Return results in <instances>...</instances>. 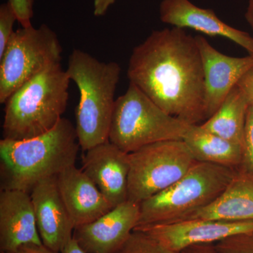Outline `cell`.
<instances>
[{
  "mask_svg": "<svg viewBox=\"0 0 253 253\" xmlns=\"http://www.w3.org/2000/svg\"><path fill=\"white\" fill-rule=\"evenodd\" d=\"M126 76L168 114L189 125L206 120L202 57L184 29L153 31L133 49Z\"/></svg>",
  "mask_w": 253,
  "mask_h": 253,
  "instance_id": "6da1fadb",
  "label": "cell"
},
{
  "mask_svg": "<svg viewBox=\"0 0 253 253\" xmlns=\"http://www.w3.org/2000/svg\"><path fill=\"white\" fill-rule=\"evenodd\" d=\"M80 148L76 126L64 118L51 130L36 137L1 139V189L31 192L40 181L75 166Z\"/></svg>",
  "mask_w": 253,
  "mask_h": 253,
  "instance_id": "7a4b0ae2",
  "label": "cell"
},
{
  "mask_svg": "<svg viewBox=\"0 0 253 253\" xmlns=\"http://www.w3.org/2000/svg\"><path fill=\"white\" fill-rule=\"evenodd\" d=\"M66 72L79 90L76 129L80 146L86 151L109 141L121 68L76 49L68 58Z\"/></svg>",
  "mask_w": 253,
  "mask_h": 253,
  "instance_id": "3957f363",
  "label": "cell"
},
{
  "mask_svg": "<svg viewBox=\"0 0 253 253\" xmlns=\"http://www.w3.org/2000/svg\"><path fill=\"white\" fill-rule=\"evenodd\" d=\"M70 81L57 62L20 86L4 104L3 139L24 140L53 129L67 107Z\"/></svg>",
  "mask_w": 253,
  "mask_h": 253,
  "instance_id": "277c9868",
  "label": "cell"
},
{
  "mask_svg": "<svg viewBox=\"0 0 253 253\" xmlns=\"http://www.w3.org/2000/svg\"><path fill=\"white\" fill-rule=\"evenodd\" d=\"M236 170L196 161L172 186L141 203L136 227L184 220L212 204L230 183Z\"/></svg>",
  "mask_w": 253,
  "mask_h": 253,
  "instance_id": "5b68a950",
  "label": "cell"
},
{
  "mask_svg": "<svg viewBox=\"0 0 253 253\" xmlns=\"http://www.w3.org/2000/svg\"><path fill=\"white\" fill-rule=\"evenodd\" d=\"M191 126L165 112L129 83L116 100L109 141L130 154L160 141L184 140Z\"/></svg>",
  "mask_w": 253,
  "mask_h": 253,
  "instance_id": "8992f818",
  "label": "cell"
},
{
  "mask_svg": "<svg viewBox=\"0 0 253 253\" xmlns=\"http://www.w3.org/2000/svg\"><path fill=\"white\" fill-rule=\"evenodd\" d=\"M62 51L57 35L47 25L14 31L0 58V103L5 104L20 86L50 65L61 62Z\"/></svg>",
  "mask_w": 253,
  "mask_h": 253,
  "instance_id": "52a82bcc",
  "label": "cell"
},
{
  "mask_svg": "<svg viewBox=\"0 0 253 253\" xmlns=\"http://www.w3.org/2000/svg\"><path fill=\"white\" fill-rule=\"evenodd\" d=\"M129 158L127 200L139 204L172 186L196 161L184 140L147 145Z\"/></svg>",
  "mask_w": 253,
  "mask_h": 253,
  "instance_id": "ba28073f",
  "label": "cell"
},
{
  "mask_svg": "<svg viewBox=\"0 0 253 253\" xmlns=\"http://www.w3.org/2000/svg\"><path fill=\"white\" fill-rule=\"evenodd\" d=\"M166 249L180 253L194 245L215 244L243 233L253 231V221H232L193 219L136 227Z\"/></svg>",
  "mask_w": 253,
  "mask_h": 253,
  "instance_id": "9c48e42d",
  "label": "cell"
},
{
  "mask_svg": "<svg viewBox=\"0 0 253 253\" xmlns=\"http://www.w3.org/2000/svg\"><path fill=\"white\" fill-rule=\"evenodd\" d=\"M140 204L126 201L88 224L76 228L75 238L89 253H116L134 231Z\"/></svg>",
  "mask_w": 253,
  "mask_h": 253,
  "instance_id": "30bf717a",
  "label": "cell"
},
{
  "mask_svg": "<svg viewBox=\"0 0 253 253\" xmlns=\"http://www.w3.org/2000/svg\"><path fill=\"white\" fill-rule=\"evenodd\" d=\"M196 40L204 65L208 120L219 109L240 80L253 67V56H228L213 47L204 37L196 36Z\"/></svg>",
  "mask_w": 253,
  "mask_h": 253,
  "instance_id": "8fae6325",
  "label": "cell"
},
{
  "mask_svg": "<svg viewBox=\"0 0 253 253\" xmlns=\"http://www.w3.org/2000/svg\"><path fill=\"white\" fill-rule=\"evenodd\" d=\"M82 170L113 207L127 201L129 154L109 141L84 151Z\"/></svg>",
  "mask_w": 253,
  "mask_h": 253,
  "instance_id": "7c38bea8",
  "label": "cell"
},
{
  "mask_svg": "<svg viewBox=\"0 0 253 253\" xmlns=\"http://www.w3.org/2000/svg\"><path fill=\"white\" fill-rule=\"evenodd\" d=\"M30 195L42 244L61 252L72 239L75 226L60 195L56 176L40 181Z\"/></svg>",
  "mask_w": 253,
  "mask_h": 253,
  "instance_id": "4fadbf2b",
  "label": "cell"
},
{
  "mask_svg": "<svg viewBox=\"0 0 253 253\" xmlns=\"http://www.w3.org/2000/svg\"><path fill=\"white\" fill-rule=\"evenodd\" d=\"M42 244L30 193L17 189L0 192V253Z\"/></svg>",
  "mask_w": 253,
  "mask_h": 253,
  "instance_id": "5bb4252c",
  "label": "cell"
},
{
  "mask_svg": "<svg viewBox=\"0 0 253 253\" xmlns=\"http://www.w3.org/2000/svg\"><path fill=\"white\" fill-rule=\"evenodd\" d=\"M160 19L172 27L191 28L210 36H221L242 46L253 56V38L226 24L211 9L199 7L190 0H162Z\"/></svg>",
  "mask_w": 253,
  "mask_h": 253,
  "instance_id": "9a60e30c",
  "label": "cell"
},
{
  "mask_svg": "<svg viewBox=\"0 0 253 253\" xmlns=\"http://www.w3.org/2000/svg\"><path fill=\"white\" fill-rule=\"evenodd\" d=\"M56 181L75 229L94 221L114 208L90 178L76 165L60 172Z\"/></svg>",
  "mask_w": 253,
  "mask_h": 253,
  "instance_id": "2e32d148",
  "label": "cell"
},
{
  "mask_svg": "<svg viewBox=\"0 0 253 253\" xmlns=\"http://www.w3.org/2000/svg\"><path fill=\"white\" fill-rule=\"evenodd\" d=\"M193 219L253 221V175L242 168H237L222 194L212 204L186 219Z\"/></svg>",
  "mask_w": 253,
  "mask_h": 253,
  "instance_id": "e0dca14e",
  "label": "cell"
},
{
  "mask_svg": "<svg viewBox=\"0 0 253 253\" xmlns=\"http://www.w3.org/2000/svg\"><path fill=\"white\" fill-rule=\"evenodd\" d=\"M194 159L199 162L237 169L241 166L244 147L193 125L184 139Z\"/></svg>",
  "mask_w": 253,
  "mask_h": 253,
  "instance_id": "ac0fdd59",
  "label": "cell"
},
{
  "mask_svg": "<svg viewBox=\"0 0 253 253\" xmlns=\"http://www.w3.org/2000/svg\"><path fill=\"white\" fill-rule=\"evenodd\" d=\"M249 100L236 85L231 89L219 109L203 124L204 129L244 147L245 127Z\"/></svg>",
  "mask_w": 253,
  "mask_h": 253,
  "instance_id": "d6986e66",
  "label": "cell"
},
{
  "mask_svg": "<svg viewBox=\"0 0 253 253\" xmlns=\"http://www.w3.org/2000/svg\"><path fill=\"white\" fill-rule=\"evenodd\" d=\"M116 253H179L166 247L140 231L134 230Z\"/></svg>",
  "mask_w": 253,
  "mask_h": 253,
  "instance_id": "ffe728a7",
  "label": "cell"
},
{
  "mask_svg": "<svg viewBox=\"0 0 253 253\" xmlns=\"http://www.w3.org/2000/svg\"><path fill=\"white\" fill-rule=\"evenodd\" d=\"M214 244L220 253H253V231L231 236Z\"/></svg>",
  "mask_w": 253,
  "mask_h": 253,
  "instance_id": "44dd1931",
  "label": "cell"
},
{
  "mask_svg": "<svg viewBox=\"0 0 253 253\" xmlns=\"http://www.w3.org/2000/svg\"><path fill=\"white\" fill-rule=\"evenodd\" d=\"M17 16L10 3L0 5V58L4 54L6 46L14 34V25Z\"/></svg>",
  "mask_w": 253,
  "mask_h": 253,
  "instance_id": "7402d4cb",
  "label": "cell"
},
{
  "mask_svg": "<svg viewBox=\"0 0 253 253\" xmlns=\"http://www.w3.org/2000/svg\"><path fill=\"white\" fill-rule=\"evenodd\" d=\"M239 168L253 175V106L248 110L245 127L244 154L242 163Z\"/></svg>",
  "mask_w": 253,
  "mask_h": 253,
  "instance_id": "603a6c76",
  "label": "cell"
},
{
  "mask_svg": "<svg viewBox=\"0 0 253 253\" xmlns=\"http://www.w3.org/2000/svg\"><path fill=\"white\" fill-rule=\"evenodd\" d=\"M14 8L18 22L21 24V27H28L31 26L32 18L34 16L35 0H8Z\"/></svg>",
  "mask_w": 253,
  "mask_h": 253,
  "instance_id": "cb8c5ba5",
  "label": "cell"
},
{
  "mask_svg": "<svg viewBox=\"0 0 253 253\" xmlns=\"http://www.w3.org/2000/svg\"><path fill=\"white\" fill-rule=\"evenodd\" d=\"M237 86L244 91L250 106H253V67L240 80Z\"/></svg>",
  "mask_w": 253,
  "mask_h": 253,
  "instance_id": "d4e9b609",
  "label": "cell"
},
{
  "mask_svg": "<svg viewBox=\"0 0 253 253\" xmlns=\"http://www.w3.org/2000/svg\"><path fill=\"white\" fill-rule=\"evenodd\" d=\"M1 253H60L56 252L46 247L44 244L41 245H28V246H23L15 251L10 252Z\"/></svg>",
  "mask_w": 253,
  "mask_h": 253,
  "instance_id": "484cf974",
  "label": "cell"
},
{
  "mask_svg": "<svg viewBox=\"0 0 253 253\" xmlns=\"http://www.w3.org/2000/svg\"><path fill=\"white\" fill-rule=\"evenodd\" d=\"M180 253H220L214 244L194 245L184 249Z\"/></svg>",
  "mask_w": 253,
  "mask_h": 253,
  "instance_id": "4316f807",
  "label": "cell"
},
{
  "mask_svg": "<svg viewBox=\"0 0 253 253\" xmlns=\"http://www.w3.org/2000/svg\"><path fill=\"white\" fill-rule=\"evenodd\" d=\"M115 1L116 0H94L93 10L94 16L97 17L104 16Z\"/></svg>",
  "mask_w": 253,
  "mask_h": 253,
  "instance_id": "83f0119b",
  "label": "cell"
},
{
  "mask_svg": "<svg viewBox=\"0 0 253 253\" xmlns=\"http://www.w3.org/2000/svg\"><path fill=\"white\" fill-rule=\"evenodd\" d=\"M60 253H89L81 247L77 240L73 237L64 246Z\"/></svg>",
  "mask_w": 253,
  "mask_h": 253,
  "instance_id": "f1b7e54d",
  "label": "cell"
},
{
  "mask_svg": "<svg viewBox=\"0 0 253 253\" xmlns=\"http://www.w3.org/2000/svg\"><path fill=\"white\" fill-rule=\"evenodd\" d=\"M245 18L253 31V0H249Z\"/></svg>",
  "mask_w": 253,
  "mask_h": 253,
  "instance_id": "f546056e",
  "label": "cell"
}]
</instances>
